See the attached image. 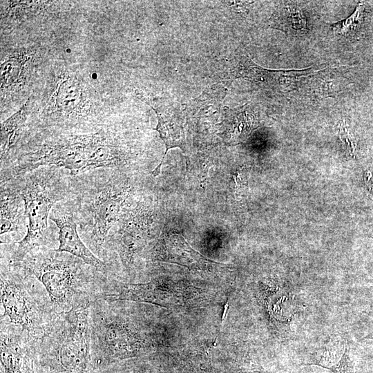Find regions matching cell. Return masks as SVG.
<instances>
[{
	"mask_svg": "<svg viewBox=\"0 0 373 373\" xmlns=\"http://www.w3.org/2000/svg\"><path fill=\"white\" fill-rule=\"evenodd\" d=\"M363 10V5L359 4L348 18L332 24V28L334 32L343 36L352 34L361 22Z\"/></svg>",
	"mask_w": 373,
	"mask_h": 373,
	"instance_id": "e0dca14e",
	"label": "cell"
},
{
	"mask_svg": "<svg viewBox=\"0 0 373 373\" xmlns=\"http://www.w3.org/2000/svg\"><path fill=\"white\" fill-rule=\"evenodd\" d=\"M1 236L17 231L25 211L23 198L11 180L1 183Z\"/></svg>",
	"mask_w": 373,
	"mask_h": 373,
	"instance_id": "8fae6325",
	"label": "cell"
},
{
	"mask_svg": "<svg viewBox=\"0 0 373 373\" xmlns=\"http://www.w3.org/2000/svg\"><path fill=\"white\" fill-rule=\"evenodd\" d=\"M269 26L288 35H298L307 31V19L298 7L284 6L274 12Z\"/></svg>",
	"mask_w": 373,
	"mask_h": 373,
	"instance_id": "4fadbf2b",
	"label": "cell"
},
{
	"mask_svg": "<svg viewBox=\"0 0 373 373\" xmlns=\"http://www.w3.org/2000/svg\"><path fill=\"white\" fill-rule=\"evenodd\" d=\"M153 261L167 262L186 267L190 269L213 272L224 264L212 261L195 250L182 234L163 233L151 251Z\"/></svg>",
	"mask_w": 373,
	"mask_h": 373,
	"instance_id": "9c48e42d",
	"label": "cell"
},
{
	"mask_svg": "<svg viewBox=\"0 0 373 373\" xmlns=\"http://www.w3.org/2000/svg\"><path fill=\"white\" fill-rule=\"evenodd\" d=\"M338 135L342 145L350 154H353L356 148V142L344 120H341L338 124Z\"/></svg>",
	"mask_w": 373,
	"mask_h": 373,
	"instance_id": "d6986e66",
	"label": "cell"
},
{
	"mask_svg": "<svg viewBox=\"0 0 373 373\" xmlns=\"http://www.w3.org/2000/svg\"><path fill=\"white\" fill-rule=\"evenodd\" d=\"M57 168L41 166L23 177H16L17 180L12 181L23 198L28 226L26 236L17 242V246L10 256V263L21 262L31 251L47 246L50 242V211L66 195V183Z\"/></svg>",
	"mask_w": 373,
	"mask_h": 373,
	"instance_id": "7a4b0ae2",
	"label": "cell"
},
{
	"mask_svg": "<svg viewBox=\"0 0 373 373\" xmlns=\"http://www.w3.org/2000/svg\"><path fill=\"white\" fill-rule=\"evenodd\" d=\"M26 119V105L18 112L1 124V162L13 146Z\"/></svg>",
	"mask_w": 373,
	"mask_h": 373,
	"instance_id": "5bb4252c",
	"label": "cell"
},
{
	"mask_svg": "<svg viewBox=\"0 0 373 373\" xmlns=\"http://www.w3.org/2000/svg\"><path fill=\"white\" fill-rule=\"evenodd\" d=\"M21 69L20 59L12 58L8 59L1 66V85L9 86L14 84L19 78Z\"/></svg>",
	"mask_w": 373,
	"mask_h": 373,
	"instance_id": "ac0fdd59",
	"label": "cell"
},
{
	"mask_svg": "<svg viewBox=\"0 0 373 373\" xmlns=\"http://www.w3.org/2000/svg\"><path fill=\"white\" fill-rule=\"evenodd\" d=\"M80 97V89L76 83L67 79L59 87L57 102L61 109L70 112L79 104Z\"/></svg>",
	"mask_w": 373,
	"mask_h": 373,
	"instance_id": "2e32d148",
	"label": "cell"
},
{
	"mask_svg": "<svg viewBox=\"0 0 373 373\" xmlns=\"http://www.w3.org/2000/svg\"><path fill=\"white\" fill-rule=\"evenodd\" d=\"M113 373H139V372H116Z\"/></svg>",
	"mask_w": 373,
	"mask_h": 373,
	"instance_id": "44dd1931",
	"label": "cell"
},
{
	"mask_svg": "<svg viewBox=\"0 0 373 373\" xmlns=\"http://www.w3.org/2000/svg\"><path fill=\"white\" fill-rule=\"evenodd\" d=\"M104 298L89 306L91 358L99 365L140 356L148 352V337L119 308Z\"/></svg>",
	"mask_w": 373,
	"mask_h": 373,
	"instance_id": "3957f363",
	"label": "cell"
},
{
	"mask_svg": "<svg viewBox=\"0 0 373 373\" xmlns=\"http://www.w3.org/2000/svg\"><path fill=\"white\" fill-rule=\"evenodd\" d=\"M303 365H318L329 370L333 373H354V365L350 358V349L347 345H345V350L341 358L336 362L333 358L332 353L329 350L325 349L319 361Z\"/></svg>",
	"mask_w": 373,
	"mask_h": 373,
	"instance_id": "9a60e30c",
	"label": "cell"
},
{
	"mask_svg": "<svg viewBox=\"0 0 373 373\" xmlns=\"http://www.w3.org/2000/svg\"><path fill=\"white\" fill-rule=\"evenodd\" d=\"M13 265L41 283L57 313L91 304L108 281L107 276L82 260L56 249L36 248Z\"/></svg>",
	"mask_w": 373,
	"mask_h": 373,
	"instance_id": "6da1fadb",
	"label": "cell"
},
{
	"mask_svg": "<svg viewBox=\"0 0 373 373\" xmlns=\"http://www.w3.org/2000/svg\"><path fill=\"white\" fill-rule=\"evenodd\" d=\"M33 279L17 265L1 266V320L19 327L36 341L58 313L46 291L40 292Z\"/></svg>",
	"mask_w": 373,
	"mask_h": 373,
	"instance_id": "8992f818",
	"label": "cell"
},
{
	"mask_svg": "<svg viewBox=\"0 0 373 373\" xmlns=\"http://www.w3.org/2000/svg\"><path fill=\"white\" fill-rule=\"evenodd\" d=\"M74 213L75 209L67 205L64 207L55 205L52 211L51 220L59 229V247L56 249L82 260L86 264L107 276L106 264L95 256L80 238Z\"/></svg>",
	"mask_w": 373,
	"mask_h": 373,
	"instance_id": "30bf717a",
	"label": "cell"
},
{
	"mask_svg": "<svg viewBox=\"0 0 373 373\" xmlns=\"http://www.w3.org/2000/svg\"><path fill=\"white\" fill-rule=\"evenodd\" d=\"M227 310H228V304H226V305L224 307V312H223V315H222V324H223V323L224 321V319H225L226 316H227Z\"/></svg>",
	"mask_w": 373,
	"mask_h": 373,
	"instance_id": "ffe728a7",
	"label": "cell"
},
{
	"mask_svg": "<svg viewBox=\"0 0 373 373\" xmlns=\"http://www.w3.org/2000/svg\"><path fill=\"white\" fill-rule=\"evenodd\" d=\"M129 193L130 187L126 183L111 178L99 182L86 195V199H84V209L92 218V240L97 247L106 242Z\"/></svg>",
	"mask_w": 373,
	"mask_h": 373,
	"instance_id": "52a82bcc",
	"label": "cell"
},
{
	"mask_svg": "<svg viewBox=\"0 0 373 373\" xmlns=\"http://www.w3.org/2000/svg\"><path fill=\"white\" fill-rule=\"evenodd\" d=\"M155 111L158 118L156 130L159 132L166 145V151L160 164L151 172L153 177H157L160 174L164 158L168 150L175 147H179L182 150L184 149L185 136L182 126L178 120L174 117L162 113L157 110Z\"/></svg>",
	"mask_w": 373,
	"mask_h": 373,
	"instance_id": "7c38bea8",
	"label": "cell"
},
{
	"mask_svg": "<svg viewBox=\"0 0 373 373\" xmlns=\"http://www.w3.org/2000/svg\"><path fill=\"white\" fill-rule=\"evenodd\" d=\"M152 214L145 204L130 209L122 208L116 230L109 236V242L117 252L123 265L129 268L135 256L143 250L151 237Z\"/></svg>",
	"mask_w": 373,
	"mask_h": 373,
	"instance_id": "ba28073f",
	"label": "cell"
},
{
	"mask_svg": "<svg viewBox=\"0 0 373 373\" xmlns=\"http://www.w3.org/2000/svg\"><path fill=\"white\" fill-rule=\"evenodd\" d=\"M90 305L58 313L36 340L35 352L48 354L66 373H85L91 361Z\"/></svg>",
	"mask_w": 373,
	"mask_h": 373,
	"instance_id": "5b68a950",
	"label": "cell"
},
{
	"mask_svg": "<svg viewBox=\"0 0 373 373\" xmlns=\"http://www.w3.org/2000/svg\"><path fill=\"white\" fill-rule=\"evenodd\" d=\"M124 156L108 135L96 133L70 137L45 145L27 154L22 169L30 172L52 166L70 171L76 175L98 168L115 167L124 163Z\"/></svg>",
	"mask_w": 373,
	"mask_h": 373,
	"instance_id": "277c9868",
	"label": "cell"
}]
</instances>
